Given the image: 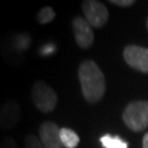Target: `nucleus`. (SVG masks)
Masks as SVG:
<instances>
[{"label": "nucleus", "mask_w": 148, "mask_h": 148, "mask_svg": "<svg viewBox=\"0 0 148 148\" xmlns=\"http://www.w3.org/2000/svg\"><path fill=\"white\" fill-rule=\"evenodd\" d=\"M100 142L104 148H128L126 142L119 136L104 135L100 138Z\"/></svg>", "instance_id": "9b49d317"}, {"label": "nucleus", "mask_w": 148, "mask_h": 148, "mask_svg": "<svg viewBox=\"0 0 148 148\" xmlns=\"http://www.w3.org/2000/svg\"><path fill=\"white\" fill-rule=\"evenodd\" d=\"M56 16V13L53 8L51 7H44L41 10L37 12L36 14V21L40 24H48L53 21Z\"/></svg>", "instance_id": "f8f14e48"}, {"label": "nucleus", "mask_w": 148, "mask_h": 148, "mask_svg": "<svg viewBox=\"0 0 148 148\" xmlns=\"http://www.w3.org/2000/svg\"><path fill=\"white\" fill-rule=\"evenodd\" d=\"M123 121L130 130L140 132L148 126V101H133L123 112Z\"/></svg>", "instance_id": "20e7f679"}, {"label": "nucleus", "mask_w": 148, "mask_h": 148, "mask_svg": "<svg viewBox=\"0 0 148 148\" xmlns=\"http://www.w3.org/2000/svg\"><path fill=\"white\" fill-rule=\"evenodd\" d=\"M143 148H148V132L144 135L143 138Z\"/></svg>", "instance_id": "f3484780"}, {"label": "nucleus", "mask_w": 148, "mask_h": 148, "mask_svg": "<svg viewBox=\"0 0 148 148\" xmlns=\"http://www.w3.org/2000/svg\"><path fill=\"white\" fill-rule=\"evenodd\" d=\"M22 115L21 106L14 100L7 101L0 108V130L9 131L18 125Z\"/></svg>", "instance_id": "6e6552de"}, {"label": "nucleus", "mask_w": 148, "mask_h": 148, "mask_svg": "<svg viewBox=\"0 0 148 148\" xmlns=\"http://www.w3.org/2000/svg\"><path fill=\"white\" fill-rule=\"evenodd\" d=\"M85 19L92 27L100 29L104 27L109 20V11L106 7L97 0H86L81 3Z\"/></svg>", "instance_id": "39448f33"}, {"label": "nucleus", "mask_w": 148, "mask_h": 148, "mask_svg": "<svg viewBox=\"0 0 148 148\" xmlns=\"http://www.w3.org/2000/svg\"><path fill=\"white\" fill-rule=\"evenodd\" d=\"M60 140L65 148H76L80 142L78 134L68 127H62L59 132Z\"/></svg>", "instance_id": "9d476101"}, {"label": "nucleus", "mask_w": 148, "mask_h": 148, "mask_svg": "<svg viewBox=\"0 0 148 148\" xmlns=\"http://www.w3.org/2000/svg\"><path fill=\"white\" fill-rule=\"evenodd\" d=\"M0 148H18V144L11 136H5L0 142Z\"/></svg>", "instance_id": "4468645a"}, {"label": "nucleus", "mask_w": 148, "mask_h": 148, "mask_svg": "<svg viewBox=\"0 0 148 148\" xmlns=\"http://www.w3.org/2000/svg\"><path fill=\"white\" fill-rule=\"evenodd\" d=\"M110 2L113 5H119V7H131L135 3L134 0H111Z\"/></svg>", "instance_id": "2eb2a0df"}, {"label": "nucleus", "mask_w": 148, "mask_h": 148, "mask_svg": "<svg viewBox=\"0 0 148 148\" xmlns=\"http://www.w3.org/2000/svg\"><path fill=\"white\" fill-rule=\"evenodd\" d=\"M59 132L60 128L56 123L51 121L43 122L38 128V135L44 148H65L60 140Z\"/></svg>", "instance_id": "1a4fd4ad"}, {"label": "nucleus", "mask_w": 148, "mask_h": 148, "mask_svg": "<svg viewBox=\"0 0 148 148\" xmlns=\"http://www.w3.org/2000/svg\"><path fill=\"white\" fill-rule=\"evenodd\" d=\"M31 98L37 110L43 113L53 112L58 102V97L55 90L43 80H36L32 85Z\"/></svg>", "instance_id": "7ed1b4c3"}, {"label": "nucleus", "mask_w": 148, "mask_h": 148, "mask_svg": "<svg viewBox=\"0 0 148 148\" xmlns=\"http://www.w3.org/2000/svg\"><path fill=\"white\" fill-rule=\"evenodd\" d=\"M81 92L89 103H98L106 93V78L93 60H85L78 69Z\"/></svg>", "instance_id": "f257e3e1"}, {"label": "nucleus", "mask_w": 148, "mask_h": 148, "mask_svg": "<svg viewBox=\"0 0 148 148\" xmlns=\"http://www.w3.org/2000/svg\"><path fill=\"white\" fill-rule=\"evenodd\" d=\"M55 51V47H54L52 44H47L45 46H43L41 49H40V54L43 55V56H47L49 54Z\"/></svg>", "instance_id": "dca6fc26"}, {"label": "nucleus", "mask_w": 148, "mask_h": 148, "mask_svg": "<svg viewBox=\"0 0 148 148\" xmlns=\"http://www.w3.org/2000/svg\"><path fill=\"white\" fill-rule=\"evenodd\" d=\"M123 56L130 67L148 74V48L138 45H128L124 48Z\"/></svg>", "instance_id": "0eeeda50"}, {"label": "nucleus", "mask_w": 148, "mask_h": 148, "mask_svg": "<svg viewBox=\"0 0 148 148\" xmlns=\"http://www.w3.org/2000/svg\"><path fill=\"white\" fill-rule=\"evenodd\" d=\"M75 41L77 45L82 49H88L95 42L93 27L82 16H76L71 22Z\"/></svg>", "instance_id": "423d86ee"}, {"label": "nucleus", "mask_w": 148, "mask_h": 148, "mask_svg": "<svg viewBox=\"0 0 148 148\" xmlns=\"http://www.w3.org/2000/svg\"><path fill=\"white\" fill-rule=\"evenodd\" d=\"M32 38L27 32H11L1 41L2 57L11 66H20L24 62V54L30 48Z\"/></svg>", "instance_id": "f03ea898"}, {"label": "nucleus", "mask_w": 148, "mask_h": 148, "mask_svg": "<svg viewBox=\"0 0 148 148\" xmlns=\"http://www.w3.org/2000/svg\"><path fill=\"white\" fill-rule=\"evenodd\" d=\"M147 29H148V19H147Z\"/></svg>", "instance_id": "a211bd4d"}, {"label": "nucleus", "mask_w": 148, "mask_h": 148, "mask_svg": "<svg viewBox=\"0 0 148 148\" xmlns=\"http://www.w3.org/2000/svg\"><path fill=\"white\" fill-rule=\"evenodd\" d=\"M24 146L25 148H44L40 138L34 134H29L24 137Z\"/></svg>", "instance_id": "ddd939ff"}]
</instances>
